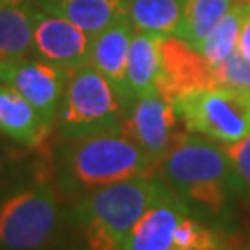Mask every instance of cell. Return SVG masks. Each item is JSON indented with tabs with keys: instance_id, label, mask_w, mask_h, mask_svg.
Segmentation results:
<instances>
[{
	"instance_id": "cell-1",
	"label": "cell",
	"mask_w": 250,
	"mask_h": 250,
	"mask_svg": "<svg viewBox=\"0 0 250 250\" xmlns=\"http://www.w3.org/2000/svg\"><path fill=\"white\" fill-rule=\"evenodd\" d=\"M154 170L156 163L128 134L125 123L95 134L60 139L52 158L56 188L63 197L74 200Z\"/></svg>"
},
{
	"instance_id": "cell-2",
	"label": "cell",
	"mask_w": 250,
	"mask_h": 250,
	"mask_svg": "<svg viewBox=\"0 0 250 250\" xmlns=\"http://www.w3.org/2000/svg\"><path fill=\"white\" fill-rule=\"evenodd\" d=\"M156 172L204 223L224 219L241 197L226 148L204 135L180 134Z\"/></svg>"
},
{
	"instance_id": "cell-3",
	"label": "cell",
	"mask_w": 250,
	"mask_h": 250,
	"mask_svg": "<svg viewBox=\"0 0 250 250\" xmlns=\"http://www.w3.org/2000/svg\"><path fill=\"white\" fill-rule=\"evenodd\" d=\"M170 191L158 172L115 182L76 200L74 223L91 250H123L135 223Z\"/></svg>"
},
{
	"instance_id": "cell-4",
	"label": "cell",
	"mask_w": 250,
	"mask_h": 250,
	"mask_svg": "<svg viewBox=\"0 0 250 250\" xmlns=\"http://www.w3.org/2000/svg\"><path fill=\"white\" fill-rule=\"evenodd\" d=\"M65 215L48 182H34L0 200V250H48Z\"/></svg>"
},
{
	"instance_id": "cell-5",
	"label": "cell",
	"mask_w": 250,
	"mask_h": 250,
	"mask_svg": "<svg viewBox=\"0 0 250 250\" xmlns=\"http://www.w3.org/2000/svg\"><path fill=\"white\" fill-rule=\"evenodd\" d=\"M125 119V104L102 72L91 63L69 71L54 125L60 139H72L115 128L123 125Z\"/></svg>"
},
{
	"instance_id": "cell-6",
	"label": "cell",
	"mask_w": 250,
	"mask_h": 250,
	"mask_svg": "<svg viewBox=\"0 0 250 250\" xmlns=\"http://www.w3.org/2000/svg\"><path fill=\"white\" fill-rule=\"evenodd\" d=\"M182 125L191 134L232 145L250 135V89L213 85L172 100Z\"/></svg>"
},
{
	"instance_id": "cell-7",
	"label": "cell",
	"mask_w": 250,
	"mask_h": 250,
	"mask_svg": "<svg viewBox=\"0 0 250 250\" xmlns=\"http://www.w3.org/2000/svg\"><path fill=\"white\" fill-rule=\"evenodd\" d=\"M69 71L39 58H17L0 63V83L21 93L54 130Z\"/></svg>"
},
{
	"instance_id": "cell-8",
	"label": "cell",
	"mask_w": 250,
	"mask_h": 250,
	"mask_svg": "<svg viewBox=\"0 0 250 250\" xmlns=\"http://www.w3.org/2000/svg\"><path fill=\"white\" fill-rule=\"evenodd\" d=\"M178 121L172 100L160 93H150L135 99L125 119V126L135 143L158 165L180 137Z\"/></svg>"
},
{
	"instance_id": "cell-9",
	"label": "cell",
	"mask_w": 250,
	"mask_h": 250,
	"mask_svg": "<svg viewBox=\"0 0 250 250\" xmlns=\"http://www.w3.org/2000/svg\"><path fill=\"white\" fill-rule=\"evenodd\" d=\"M213 67L204 56L178 36L161 39V74L158 93L174 100L191 91L213 87Z\"/></svg>"
},
{
	"instance_id": "cell-10",
	"label": "cell",
	"mask_w": 250,
	"mask_h": 250,
	"mask_svg": "<svg viewBox=\"0 0 250 250\" xmlns=\"http://www.w3.org/2000/svg\"><path fill=\"white\" fill-rule=\"evenodd\" d=\"M91 39L93 36L85 34L71 21L39 9L32 52L43 62L72 71L83 63H89Z\"/></svg>"
},
{
	"instance_id": "cell-11",
	"label": "cell",
	"mask_w": 250,
	"mask_h": 250,
	"mask_svg": "<svg viewBox=\"0 0 250 250\" xmlns=\"http://www.w3.org/2000/svg\"><path fill=\"white\" fill-rule=\"evenodd\" d=\"M135 36V28L130 22V19L123 17L115 21L113 24L104 28L91 39L89 63L102 72L111 85L115 87L119 97L126 107V115L134 104V99L130 95L128 83H126V65H128V52L130 43Z\"/></svg>"
},
{
	"instance_id": "cell-12",
	"label": "cell",
	"mask_w": 250,
	"mask_h": 250,
	"mask_svg": "<svg viewBox=\"0 0 250 250\" xmlns=\"http://www.w3.org/2000/svg\"><path fill=\"white\" fill-rule=\"evenodd\" d=\"M189 213L188 204L170 191L135 223L123 243V250H172L174 232Z\"/></svg>"
},
{
	"instance_id": "cell-13",
	"label": "cell",
	"mask_w": 250,
	"mask_h": 250,
	"mask_svg": "<svg viewBox=\"0 0 250 250\" xmlns=\"http://www.w3.org/2000/svg\"><path fill=\"white\" fill-rule=\"evenodd\" d=\"M50 132L52 128L21 93L0 83V134L21 146L36 148Z\"/></svg>"
},
{
	"instance_id": "cell-14",
	"label": "cell",
	"mask_w": 250,
	"mask_h": 250,
	"mask_svg": "<svg viewBox=\"0 0 250 250\" xmlns=\"http://www.w3.org/2000/svg\"><path fill=\"white\" fill-rule=\"evenodd\" d=\"M39 9L36 0H0V63L32 52Z\"/></svg>"
},
{
	"instance_id": "cell-15",
	"label": "cell",
	"mask_w": 250,
	"mask_h": 250,
	"mask_svg": "<svg viewBox=\"0 0 250 250\" xmlns=\"http://www.w3.org/2000/svg\"><path fill=\"white\" fill-rule=\"evenodd\" d=\"M43 11L71 21L85 34L97 36L126 15V0H36Z\"/></svg>"
},
{
	"instance_id": "cell-16",
	"label": "cell",
	"mask_w": 250,
	"mask_h": 250,
	"mask_svg": "<svg viewBox=\"0 0 250 250\" xmlns=\"http://www.w3.org/2000/svg\"><path fill=\"white\" fill-rule=\"evenodd\" d=\"M165 36L135 32L130 43L126 83L132 99H139L150 93H158L161 74V39Z\"/></svg>"
},
{
	"instance_id": "cell-17",
	"label": "cell",
	"mask_w": 250,
	"mask_h": 250,
	"mask_svg": "<svg viewBox=\"0 0 250 250\" xmlns=\"http://www.w3.org/2000/svg\"><path fill=\"white\" fill-rule=\"evenodd\" d=\"M184 13V0H126V17L135 32L174 36Z\"/></svg>"
},
{
	"instance_id": "cell-18",
	"label": "cell",
	"mask_w": 250,
	"mask_h": 250,
	"mask_svg": "<svg viewBox=\"0 0 250 250\" xmlns=\"http://www.w3.org/2000/svg\"><path fill=\"white\" fill-rule=\"evenodd\" d=\"M235 0H184V13L174 36L200 50L206 37L232 9Z\"/></svg>"
},
{
	"instance_id": "cell-19",
	"label": "cell",
	"mask_w": 250,
	"mask_h": 250,
	"mask_svg": "<svg viewBox=\"0 0 250 250\" xmlns=\"http://www.w3.org/2000/svg\"><path fill=\"white\" fill-rule=\"evenodd\" d=\"M249 8L250 6L247 4L235 2L232 9L221 19V22L211 30V34L206 37V41L200 46V54L211 67H217L219 63H223L232 54L237 52V43Z\"/></svg>"
},
{
	"instance_id": "cell-20",
	"label": "cell",
	"mask_w": 250,
	"mask_h": 250,
	"mask_svg": "<svg viewBox=\"0 0 250 250\" xmlns=\"http://www.w3.org/2000/svg\"><path fill=\"white\" fill-rule=\"evenodd\" d=\"M223 241L217 235L213 228L198 219L195 215H186L178 224L174 239H172V250H221Z\"/></svg>"
},
{
	"instance_id": "cell-21",
	"label": "cell",
	"mask_w": 250,
	"mask_h": 250,
	"mask_svg": "<svg viewBox=\"0 0 250 250\" xmlns=\"http://www.w3.org/2000/svg\"><path fill=\"white\" fill-rule=\"evenodd\" d=\"M213 76L217 85L250 89V62L235 52L228 60L213 67Z\"/></svg>"
},
{
	"instance_id": "cell-22",
	"label": "cell",
	"mask_w": 250,
	"mask_h": 250,
	"mask_svg": "<svg viewBox=\"0 0 250 250\" xmlns=\"http://www.w3.org/2000/svg\"><path fill=\"white\" fill-rule=\"evenodd\" d=\"M224 148L232 163L239 195L250 200V135L237 143L226 145Z\"/></svg>"
},
{
	"instance_id": "cell-23",
	"label": "cell",
	"mask_w": 250,
	"mask_h": 250,
	"mask_svg": "<svg viewBox=\"0 0 250 250\" xmlns=\"http://www.w3.org/2000/svg\"><path fill=\"white\" fill-rule=\"evenodd\" d=\"M237 54H241L245 60L250 62V8L245 17V22H243L241 36H239V43H237Z\"/></svg>"
},
{
	"instance_id": "cell-24",
	"label": "cell",
	"mask_w": 250,
	"mask_h": 250,
	"mask_svg": "<svg viewBox=\"0 0 250 250\" xmlns=\"http://www.w3.org/2000/svg\"><path fill=\"white\" fill-rule=\"evenodd\" d=\"M235 2H239V4H247V6H250V0H235Z\"/></svg>"
},
{
	"instance_id": "cell-25",
	"label": "cell",
	"mask_w": 250,
	"mask_h": 250,
	"mask_svg": "<svg viewBox=\"0 0 250 250\" xmlns=\"http://www.w3.org/2000/svg\"><path fill=\"white\" fill-rule=\"evenodd\" d=\"M74 250H91L89 247H82V249H74Z\"/></svg>"
},
{
	"instance_id": "cell-26",
	"label": "cell",
	"mask_w": 250,
	"mask_h": 250,
	"mask_svg": "<svg viewBox=\"0 0 250 250\" xmlns=\"http://www.w3.org/2000/svg\"><path fill=\"white\" fill-rule=\"evenodd\" d=\"M221 250H223V249H221ZM226 250H243V249H226Z\"/></svg>"
},
{
	"instance_id": "cell-27",
	"label": "cell",
	"mask_w": 250,
	"mask_h": 250,
	"mask_svg": "<svg viewBox=\"0 0 250 250\" xmlns=\"http://www.w3.org/2000/svg\"><path fill=\"white\" fill-rule=\"evenodd\" d=\"M0 172H2V160H0Z\"/></svg>"
}]
</instances>
